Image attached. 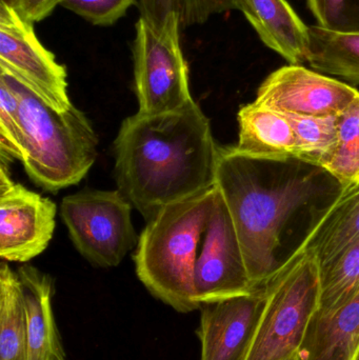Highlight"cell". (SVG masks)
Listing matches in <instances>:
<instances>
[{
	"instance_id": "5",
	"label": "cell",
	"mask_w": 359,
	"mask_h": 360,
	"mask_svg": "<svg viewBox=\"0 0 359 360\" xmlns=\"http://www.w3.org/2000/svg\"><path fill=\"white\" fill-rule=\"evenodd\" d=\"M263 288L266 306L247 360L292 359L320 308V262L310 252L296 249Z\"/></svg>"
},
{
	"instance_id": "11",
	"label": "cell",
	"mask_w": 359,
	"mask_h": 360,
	"mask_svg": "<svg viewBox=\"0 0 359 360\" xmlns=\"http://www.w3.org/2000/svg\"><path fill=\"white\" fill-rule=\"evenodd\" d=\"M358 96L356 89L341 80L303 65H288L263 80L254 101L282 114L335 116Z\"/></svg>"
},
{
	"instance_id": "15",
	"label": "cell",
	"mask_w": 359,
	"mask_h": 360,
	"mask_svg": "<svg viewBox=\"0 0 359 360\" xmlns=\"http://www.w3.org/2000/svg\"><path fill=\"white\" fill-rule=\"evenodd\" d=\"M359 353V288L345 304L310 321L297 360H355Z\"/></svg>"
},
{
	"instance_id": "27",
	"label": "cell",
	"mask_w": 359,
	"mask_h": 360,
	"mask_svg": "<svg viewBox=\"0 0 359 360\" xmlns=\"http://www.w3.org/2000/svg\"><path fill=\"white\" fill-rule=\"evenodd\" d=\"M63 0H18L17 10L19 14L32 23L39 22L48 18L55 8L61 6Z\"/></svg>"
},
{
	"instance_id": "3",
	"label": "cell",
	"mask_w": 359,
	"mask_h": 360,
	"mask_svg": "<svg viewBox=\"0 0 359 360\" xmlns=\"http://www.w3.org/2000/svg\"><path fill=\"white\" fill-rule=\"evenodd\" d=\"M216 186L160 210L148 220L135 252L136 274L148 291L175 311L200 310L194 289V270Z\"/></svg>"
},
{
	"instance_id": "28",
	"label": "cell",
	"mask_w": 359,
	"mask_h": 360,
	"mask_svg": "<svg viewBox=\"0 0 359 360\" xmlns=\"http://www.w3.org/2000/svg\"><path fill=\"white\" fill-rule=\"evenodd\" d=\"M18 0H0V6H6V8H17Z\"/></svg>"
},
{
	"instance_id": "16",
	"label": "cell",
	"mask_w": 359,
	"mask_h": 360,
	"mask_svg": "<svg viewBox=\"0 0 359 360\" xmlns=\"http://www.w3.org/2000/svg\"><path fill=\"white\" fill-rule=\"evenodd\" d=\"M238 153L261 162L295 160V137L286 116L253 103L242 105L237 114Z\"/></svg>"
},
{
	"instance_id": "18",
	"label": "cell",
	"mask_w": 359,
	"mask_h": 360,
	"mask_svg": "<svg viewBox=\"0 0 359 360\" xmlns=\"http://www.w3.org/2000/svg\"><path fill=\"white\" fill-rule=\"evenodd\" d=\"M306 63L314 71L359 84V30L339 31L309 25Z\"/></svg>"
},
{
	"instance_id": "9",
	"label": "cell",
	"mask_w": 359,
	"mask_h": 360,
	"mask_svg": "<svg viewBox=\"0 0 359 360\" xmlns=\"http://www.w3.org/2000/svg\"><path fill=\"white\" fill-rule=\"evenodd\" d=\"M194 289L200 307L256 289L251 283L233 221L218 188L196 260Z\"/></svg>"
},
{
	"instance_id": "23",
	"label": "cell",
	"mask_w": 359,
	"mask_h": 360,
	"mask_svg": "<svg viewBox=\"0 0 359 360\" xmlns=\"http://www.w3.org/2000/svg\"><path fill=\"white\" fill-rule=\"evenodd\" d=\"M320 308L330 313L341 308L359 288V241L320 268Z\"/></svg>"
},
{
	"instance_id": "6",
	"label": "cell",
	"mask_w": 359,
	"mask_h": 360,
	"mask_svg": "<svg viewBox=\"0 0 359 360\" xmlns=\"http://www.w3.org/2000/svg\"><path fill=\"white\" fill-rule=\"evenodd\" d=\"M132 207L118 190H86L63 199L60 216L82 257L92 266L113 268L138 241Z\"/></svg>"
},
{
	"instance_id": "2",
	"label": "cell",
	"mask_w": 359,
	"mask_h": 360,
	"mask_svg": "<svg viewBox=\"0 0 359 360\" xmlns=\"http://www.w3.org/2000/svg\"><path fill=\"white\" fill-rule=\"evenodd\" d=\"M263 162L219 148L215 186L233 221L253 287L265 285L280 264L284 226L320 193L316 172H285L266 180Z\"/></svg>"
},
{
	"instance_id": "29",
	"label": "cell",
	"mask_w": 359,
	"mask_h": 360,
	"mask_svg": "<svg viewBox=\"0 0 359 360\" xmlns=\"http://www.w3.org/2000/svg\"><path fill=\"white\" fill-rule=\"evenodd\" d=\"M288 360H297V359H296V356H295V357H292V359H288Z\"/></svg>"
},
{
	"instance_id": "25",
	"label": "cell",
	"mask_w": 359,
	"mask_h": 360,
	"mask_svg": "<svg viewBox=\"0 0 359 360\" xmlns=\"http://www.w3.org/2000/svg\"><path fill=\"white\" fill-rule=\"evenodd\" d=\"M316 25L339 31L359 30V0H307Z\"/></svg>"
},
{
	"instance_id": "1",
	"label": "cell",
	"mask_w": 359,
	"mask_h": 360,
	"mask_svg": "<svg viewBox=\"0 0 359 360\" xmlns=\"http://www.w3.org/2000/svg\"><path fill=\"white\" fill-rule=\"evenodd\" d=\"M219 147L210 120L192 101L160 114L126 118L114 141L118 191L150 220L171 203L215 186Z\"/></svg>"
},
{
	"instance_id": "26",
	"label": "cell",
	"mask_w": 359,
	"mask_h": 360,
	"mask_svg": "<svg viewBox=\"0 0 359 360\" xmlns=\"http://www.w3.org/2000/svg\"><path fill=\"white\" fill-rule=\"evenodd\" d=\"M138 0H63L61 6L93 25L109 27L124 16Z\"/></svg>"
},
{
	"instance_id": "10",
	"label": "cell",
	"mask_w": 359,
	"mask_h": 360,
	"mask_svg": "<svg viewBox=\"0 0 359 360\" xmlns=\"http://www.w3.org/2000/svg\"><path fill=\"white\" fill-rule=\"evenodd\" d=\"M8 162L0 168V257L27 262L44 252L55 231L54 201L13 181Z\"/></svg>"
},
{
	"instance_id": "12",
	"label": "cell",
	"mask_w": 359,
	"mask_h": 360,
	"mask_svg": "<svg viewBox=\"0 0 359 360\" xmlns=\"http://www.w3.org/2000/svg\"><path fill=\"white\" fill-rule=\"evenodd\" d=\"M266 306L263 285L200 307V360H247Z\"/></svg>"
},
{
	"instance_id": "14",
	"label": "cell",
	"mask_w": 359,
	"mask_h": 360,
	"mask_svg": "<svg viewBox=\"0 0 359 360\" xmlns=\"http://www.w3.org/2000/svg\"><path fill=\"white\" fill-rule=\"evenodd\" d=\"M22 285L27 316V360H67L53 312L54 281L32 266L17 270Z\"/></svg>"
},
{
	"instance_id": "17",
	"label": "cell",
	"mask_w": 359,
	"mask_h": 360,
	"mask_svg": "<svg viewBox=\"0 0 359 360\" xmlns=\"http://www.w3.org/2000/svg\"><path fill=\"white\" fill-rule=\"evenodd\" d=\"M359 241V184L339 193L312 224L297 249L310 252L320 268Z\"/></svg>"
},
{
	"instance_id": "21",
	"label": "cell",
	"mask_w": 359,
	"mask_h": 360,
	"mask_svg": "<svg viewBox=\"0 0 359 360\" xmlns=\"http://www.w3.org/2000/svg\"><path fill=\"white\" fill-rule=\"evenodd\" d=\"M337 145L324 168L341 192L359 184V96L337 115Z\"/></svg>"
},
{
	"instance_id": "19",
	"label": "cell",
	"mask_w": 359,
	"mask_h": 360,
	"mask_svg": "<svg viewBox=\"0 0 359 360\" xmlns=\"http://www.w3.org/2000/svg\"><path fill=\"white\" fill-rule=\"evenodd\" d=\"M29 335L22 285L18 272L0 264V360H27Z\"/></svg>"
},
{
	"instance_id": "7",
	"label": "cell",
	"mask_w": 359,
	"mask_h": 360,
	"mask_svg": "<svg viewBox=\"0 0 359 360\" xmlns=\"http://www.w3.org/2000/svg\"><path fill=\"white\" fill-rule=\"evenodd\" d=\"M181 30L176 16L162 30L154 29L141 17L137 21L133 60L141 113L176 111L194 101L189 67L181 46Z\"/></svg>"
},
{
	"instance_id": "20",
	"label": "cell",
	"mask_w": 359,
	"mask_h": 360,
	"mask_svg": "<svg viewBox=\"0 0 359 360\" xmlns=\"http://www.w3.org/2000/svg\"><path fill=\"white\" fill-rule=\"evenodd\" d=\"M282 115L286 116L294 133L295 160L324 170L337 149V115Z\"/></svg>"
},
{
	"instance_id": "4",
	"label": "cell",
	"mask_w": 359,
	"mask_h": 360,
	"mask_svg": "<svg viewBox=\"0 0 359 360\" xmlns=\"http://www.w3.org/2000/svg\"><path fill=\"white\" fill-rule=\"evenodd\" d=\"M4 78L19 98L23 134L21 162L32 181L57 192L79 184L97 158L98 137L86 114L72 105L57 112L8 72Z\"/></svg>"
},
{
	"instance_id": "8",
	"label": "cell",
	"mask_w": 359,
	"mask_h": 360,
	"mask_svg": "<svg viewBox=\"0 0 359 360\" xmlns=\"http://www.w3.org/2000/svg\"><path fill=\"white\" fill-rule=\"evenodd\" d=\"M0 70L20 80L55 111L73 105L65 65L38 39L34 23L6 6H0Z\"/></svg>"
},
{
	"instance_id": "24",
	"label": "cell",
	"mask_w": 359,
	"mask_h": 360,
	"mask_svg": "<svg viewBox=\"0 0 359 360\" xmlns=\"http://www.w3.org/2000/svg\"><path fill=\"white\" fill-rule=\"evenodd\" d=\"M0 149L1 160H22L23 134L19 98L12 86L0 77Z\"/></svg>"
},
{
	"instance_id": "13",
	"label": "cell",
	"mask_w": 359,
	"mask_h": 360,
	"mask_svg": "<svg viewBox=\"0 0 359 360\" xmlns=\"http://www.w3.org/2000/svg\"><path fill=\"white\" fill-rule=\"evenodd\" d=\"M237 10L244 15L263 44L289 65L306 63L309 25L287 0H237Z\"/></svg>"
},
{
	"instance_id": "22",
	"label": "cell",
	"mask_w": 359,
	"mask_h": 360,
	"mask_svg": "<svg viewBox=\"0 0 359 360\" xmlns=\"http://www.w3.org/2000/svg\"><path fill=\"white\" fill-rule=\"evenodd\" d=\"M141 18L152 27L162 30L176 16L181 30L202 25L211 17L237 10V0H138Z\"/></svg>"
},
{
	"instance_id": "30",
	"label": "cell",
	"mask_w": 359,
	"mask_h": 360,
	"mask_svg": "<svg viewBox=\"0 0 359 360\" xmlns=\"http://www.w3.org/2000/svg\"><path fill=\"white\" fill-rule=\"evenodd\" d=\"M355 360H359V353H358V356H356Z\"/></svg>"
}]
</instances>
